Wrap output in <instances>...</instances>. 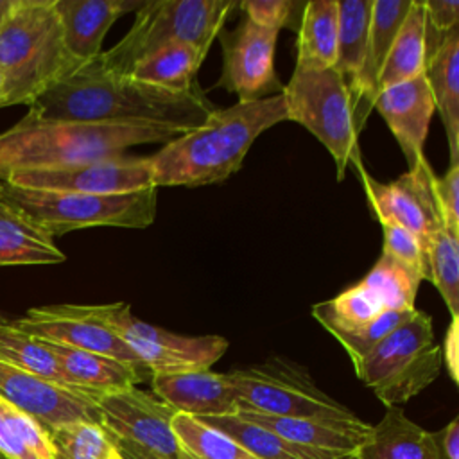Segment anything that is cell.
Instances as JSON below:
<instances>
[{
  "label": "cell",
  "instance_id": "21",
  "mask_svg": "<svg viewBox=\"0 0 459 459\" xmlns=\"http://www.w3.org/2000/svg\"><path fill=\"white\" fill-rule=\"evenodd\" d=\"M411 4L412 0H373L366 57L355 100V122L359 131H362L369 111L373 109L382 68Z\"/></svg>",
  "mask_w": 459,
  "mask_h": 459
},
{
  "label": "cell",
  "instance_id": "20",
  "mask_svg": "<svg viewBox=\"0 0 459 459\" xmlns=\"http://www.w3.org/2000/svg\"><path fill=\"white\" fill-rule=\"evenodd\" d=\"M65 47L79 63L95 59L109 27L142 2L129 0H54Z\"/></svg>",
  "mask_w": 459,
  "mask_h": 459
},
{
  "label": "cell",
  "instance_id": "13",
  "mask_svg": "<svg viewBox=\"0 0 459 459\" xmlns=\"http://www.w3.org/2000/svg\"><path fill=\"white\" fill-rule=\"evenodd\" d=\"M222 72L213 88L237 93L238 102H253L283 91L274 70L278 30L264 29L246 16L231 30L219 34Z\"/></svg>",
  "mask_w": 459,
  "mask_h": 459
},
{
  "label": "cell",
  "instance_id": "15",
  "mask_svg": "<svg viewBox=\"0 0 459 459\" xmlns=\"http://www.w3.org/2000/svg\"><path fill=\"white\" fill-rule=\"evenodd\" d=\"M13 325L43 341L108 355L147 371L131 348L95 316L93 305L63 303L34 307L13 321Z\"/></svg>",
  "mask_w": 459,
  "mask_h": 459
},
{
  "label": "cell",
  "instance_id": "25",
  "mask_svg": "<svg viewBox=\"0 0 459 459\" xmlns=\"http://www.w3.org/2000/svg\"><path fill=\"white\" fill-rule=\"evenodd\" d=\"M425 77L441 115L450 165L459 163V29L452 30L425 61Z\"/></svg>",
  "mask_w": 459,
  "mask_h": 459
},
{
  "label": "cell",
  "instance_id": "18",
  "mask_svg": "<svg viewBox=\"0 0 459 459\" xmlns=\"http://www.w3.org/2000/svg\"><path fill=\"white\" fill-rule=\"evenodd\" d=\"M373 108L396 138L409 170L427 161L423 143L436 106L425 74L380 90Z\"/></svg>",
  "mask_w": 459,
  "mask_h": 459
},
{
  "label": "cell",
  "instance_id": "30",
  "mask_svg": "<svg viewBox=\"0 0 459 459\" xmlns=\"http://www.w3.org/2000/svg\"><path fill=\"white\" fill-rule=\"evenodd\" d=\"M203 61L192 45L170 43L136 61L127 75L165 90L190 91L195 88V74Z\"/></svg>",
  "mask_w": 459,
  "mask_h": 459
},
{
  "label": "cell",
  "instance_id": "28",
  "mask_svg": "<svg viewBox=\"0 0 459 459\" xmlns=\"http://www.w3.org/2000/svg\"><path fill=\"white\" fill-rule=\"evenodd\" d=\"M54 238L39 231L0 199V267L65 262Z\"/></svg>",
  "mask_w": 459,
  "mask_h": 459
},
{
  "label": "cell",
  "instance_id": "14",
  "mask_svg": "<svg viewBox=\"0 0 459 459\" xmlns=\"http://www.w3.org/2000/svg\"><path fill=\"white\" fill-rule=\"evenodd\" d=\"M95 403L100 425L117 439L131 441L169 459H181L172 432V418L176 411L154 393L134 385L97 394Z\"/></svg>",
  "mask_w": 459,
  "mask_h": 459
},
{
  "label": "cell",
  "instance_id": "39",
  "mask_svg": "<svg viewBox=\"0 0 459 459\" xmlns=\"http://www.w3.org/2000/svg\"><path fill=\"white\" fill-rule=\"evenodd\" d=\"M425 7V61L459 23V2L423 0Z\"/></svg>",
  "mask_w": 459,
  "mask_h": 459
},
{
  "label": "cell",
  "instance_id": "37",
  "mask_svg": "<svg viewBox=\"0 0 459 459\" xmlns=\"http://www.w3.org/2000/svg\"><path fill=\"white\" fill-rule=\"evenodd\" d=\"M307 2L294 0H244L237 4L247 20L264 27L280 30L289 27L292 30L299 29L301 14Z\"/></svg>",
  "mask_w": 459,
  "mask_h": 459
},
{
  "label": "cell",
  "instance_id": "5",
  "mask_svg": "<svg viewBox=\"0 0 459 459\" xmlns=\"http://www.w3.org/2000/svg\"><path fill=\"white\" fill-rule=\"evenodd\" d=\"M0 199L52 238L93 226L143 230L152 224L158 210L156 186L97 195L25 188L0 181Z\"/></svg>",
  "mask_w": 459,
  "mask_h": 459
},
{
  "label": "cell",
  "instance_id": "1",
  "mask_svg": "<svg viewBox=\"0 0 459 459\" xmlns=\"http://www.w3.org/2000/svg\"><path fill=\"white\" fill-rule=\"evenodd\" d=\"M213 104L195 86L172 91L99 68L93 59L48 86L27 115L48 122L149 124L176 133L199 127Z\"/></svg>",
  "mask_w": 459,
  "mask_h": 459
},
{
  "label": "cell",
  "instance_id": "29",
  "mask_svg": "<svg viewBox=\"0 0 459 459\" xmlns=\"http://www.w3.org/2000/svg\"><path fill=\"white\" fill-rule=\"evenodd\" d=\"M373 0H346L339 2V29H337V50L333 68L344 79L355 113L357 86L364 66L369 23H371Z\"/></svg>",
  "mask_w": 459,
  "mask_h": 459
},
{
  "label": "cell",
  "instance_id": "12",
  "mask_svg": "<svg viewBox=\"0 0 459 459\" xmlns=\"http://www.w3.org/2000/svg\"><path fill=\"white\" fill-rule=\"evenodd\" d=\"M353 163L362 179L371 212L380 222H394L416 237L423 253L432 235L443 226L434 195V170L429 161L393 179L380 183L368 174L360 156Z\"/></svg>",
  "mask_w": 459,
  "mask_h": 459
},
{
  "label": "cell",
  "instance_id": "44",
  "mask_svg": "<svg viewBox=\"0 0 459 459\" xmlns=\"http://www.w3.org/2000/svg\"><path fill=\"white\" fill-rule=\"evenodd\" d=\"M13 5H14V0H0V30L4 27Z\"/></svg>",
  "mask_w": 459,
  "mask_h": 459
},
{
  "label": "cell",
  "instance_id": "9",
  "mask_svg": "<svg viewBox=\"0 0 459 459\" xmlns=\"http://www.w3.org/2000/svg\"><path fill=\"white\" fill-rule=\"evenodd\" d=\"M287 118L301 124L330 152L342 181L350 161L360 156L359 127L353 100L341 74L332 66L325 70L294 68L281 91Z\"/></svg>",
  "mask_w": 459,
  "mask_h": 459
},
{
  "label": "cell",
  "instance_id": "3",
  "mask_svg": "<svg viewBox=\"0 0 459 459\" xmlns=\"http://www.w3.org/2000/svg\"><path fill=\"white\" fill-rule=\"evenodd\" d=\"M179 133L149 124L48 122L25 115L0 133V181L22 172L65 169L124 156L142 143H167Z\"/></svg>",
  "mask_w": 459,
  "mask_h": 459
},
{
  "label": "cell",
  "instance_id": "36",
  "mask_svg": "<svg viewBox=\"0 0 459 459\" xmlns=\"http://www.w3.org/2000/svg\"><path fill=\"white\" fill-rule=\"evenodd\" d=\"M50 437L57 459H122L115 436L95 421L61 425Z\"/></svg>",
  "mask_w": 459,
  "mask_h": 459
},
{
  "label": "cell",
  "instance_id": "35",
  "mask_svg": "<svg viewBox=\"0 0 459 459\" xmlns=\"http://www.w3.org/2000/svg\"><path fill=\"white\" fill-rule=\"evenodd\" d=\"M425 262L427 280L445 299L450 317H459V231L441 226L427 246Z\"/></svg>",
  "mask_w": 459,
  "mask_h": 459
},
{
  "label": "cell",
  "instance_id": "16",
  "mask_svg": "<svg viewBox=\"0 0 459 459\" xmlns=\"http://www.w3.org/2000/svg\"><path fill=\"white\" fill-rule=\"evenodd\" d=\"M5 183L25 188L68 190L82 194H126L152 185V170L149 158L120 156L84 165H74L50 170H30L14 174Z\"/></svg>",
  "mask_w": 459,
  "mask_h": 459
},
{
  "label": "cell",
  "instance_id": "22",
  "mask_svg": "<svg viewBox=\"0 0 459 459\" xmlns=\"http://www.w3.org/2000/svg\"><path fill=\"white\" fill-rule=\"evenodd\" d=\"M237 414L292 443L351 455L371 430V425L360 418L355 421H325L312 418L271 416L249 409H238Z\"/></svg>",
  "mask_w": 459,
  "mask_h": 459
},
{
  "label": "cell",
  "instance_id": "10",
  "mask_svg": "<svg viewBox=\"0 0 459 459\" xmlns=\"http://www.w3.org/2000/svg\"><path fill=\"white\" fill-rule=\"evenodd\" d=\"M93 312L131 348L151 377L210 369L230 346L221 335H181L142 321L127 303L93 305Z\"/></svg>",
  "mask_w": 459,
  "mask_h": 459
},
{
  "label": "cell",
  "instance_id": "32",
  "mask_svg": "<svg viewBox=\"0 0 459 459\" xmlns=\"http://www.w3.org/2000/svg\"><path fill=\"white\" fill-rule=\"evenodd\" d=\"M0 457L57 459L50 430L34 416L0 396Z\"/></svg>",
  "mask_w": 459,
  "mask_h": 459
},
{
  "label": "cell",
  "instance_id": "34",
  "mask_svg": "<svg viewBox=\"0 0 459 459\" xmlns=\"http://www.w3.org/2000/svg\"><path fill=\"white\" fill-rule=\"evenodd\" d=\"M172 432L181 459H256L230 436L190 414L176 412L172 418Z\"/></svg>",
  "mask_w": 459,
  "mask_h": 459
},
{
  "label": "cell",
  "instance_id": "42",
  "mask_svg": "<svg viewBox=\"0 0 459 459\" xmlns=\"http://www.w3.org/2000/svg\"><path fill=\"white\" fill-rule=\"evenodd\" d=\"M441 362H445L450 378L459 382V317H450V325L443 339Z\"/></svg>",
  "mask_w": 459,
  "mask_h": 459
},
{
  "label": "cell",
  "instance_id": "40",
  "mask_svg": "<svg viewBox=\"0 0 459 459\" xmlns=\"http://www.w3.org/2000/svg\"><path fill=\"white\" fill-rule=\"evenodd\" d=\"M434 195L445 228L459 231V163L434 178Z\"/></svg>",
  "mask_w": 459,
  "mask_h": 459
},
{
  "label": "cell",
  "instance_id": "6",
  "mask_svg": "<svg viewBox=\"0 0 459 459\" xmlns=\"http://www.w3.org/2000/svg\"><path fill=\"white\" fill-rule=\"evenodd\" d=\"M235 5L233 0L142 2L127 34L115 47L100 52L93 63L106 72L127 75L136 61L170 43L192 45L206 57Z\"/></svg>",
  "mask_w": 459,
  "mask_h": 459
},
{
  "label": "cell",
  "instance_id": "2",
  "mask_svg": "<svg viewBox=\"0 0 459 459\" xmlns=\"http://www.w3.org/2000/svg\"><path fill=\"white\" fill-rule=\"evenodd\" d=\"M283 120L289 118L281 93L213 109L199 127L149 156L152 185L194 188L221 183L242 167L253 142Z\"/></svg>",
  "mask_w": 459,
  "mask_h": 459
},
{
  "label": "cell",
  "instance_id": "43",
  "mask_svg": "<svg viewBox=\"0 0 459 459\" xmlns=\"http://www.w3.org/2000/svg\"><path fill=\"white\" fill-rule=\"evenodd\" d=\"M117 445H118L122 459H169V457L158 455V454H154V452H151V450H147V448H143L140 445H134L131 441L117 439Z\"/></svg>",
  "mask_w": 459,
  "mask_h": 459
},
{
  "label": "cell",
  "instance_id": "23",
  "mask_svg": "<svg viewBox=\"0 0 459 459\" xmlns=\"http://www.w3.org/2000/svg\"><path fill=\"white\" fill-rule=\"evenodd\" d=\"M45 344L54 353L68 382L75 389L93 396L134 387L136 384L151 377L147 371L108 355L72 348L52 341H45Z\"/></svg>",
  "mask_w": 459,
  "mask_h": 459
},
{
  "label": "cell",
  "instance_id": "4",
  "mask_svg": "<svg viewBox=\"0 0 459 459\" xmlns=\"http://www.w3.org/2000/svg\"><path fill=\"white\" fill-rule=\"evenodd\" d=\"M81 65L65 47L54 0H14L0 30V108L30 106Z\"/></svg>",
  "mask_w": 459,
  "mask_h": 459
},
{
  "label": "cell",
  "instance_id": "47",
  "mask_svg": "<svg viewBox=\"0 0 459 459\" xmlns=\"http://www.w3.org/2000/svg\"><path fill=\"white\" fill-rule=\"evenodd\" d=\"M0 459H2V457H0Z\"/></svg>",
  "mask_w": 459,
  "mask_h": 459
},
{
  "label": "cell",
  "instance_id": "41",
  "mask_svg": "<svg viewBox=\"0 0 459 459\" xmlns=\"http://www.w3.org/2000/svg\"><path fill=\"white\" fill-rule=\"evenodd\" d=\"M436 459H459V418L455 416L443 429L430 432Z\"/></svg>",
  "mask_w": 459,
  "mask_h": 459
},
{
  "label": "cell",
  "instance_id": "24",
  "mask_svg": "<svg viewBox=\"0 0 459 459\" xmlns=\"http://www.w3.org/2000/svg\"><path fill=\"white\" fill-rule=\"evenodd\" d=\"M355 459H436L429 430L416 425L400 407H387L353 454Z\"/></svg>",
  "mask_w": 459,
  "mask_h": 459
},
{
  "label": "cell",
  "instance_id": "17",
  "mask_svg": "<svg viewBox=\"0 0 459 459\" xmlns=\"http://www.w3.org/2000/svg\"><path fill=\"white\" fill-rule=\"evenodd\" d=\"M0 396L34 416L48 430L74 421L100 423L93 394L61 387L0 360Z\"/></svg>",
  "mask_w": 459,
  "mask_h": 459
},
{
  "label": "cell",
  "instance_id": "11",
  "mask_svg": "<svg viewBox=\"0 0 459 459\" xmlns=\"http://www.w3.org/2000/svg\"><path fill=\"white\" fill-rule=\"evenodd\" d=\"M421 280L387 255H380L369 273L333 299L312 307V316L339 341L360 332L391 310H414Z\"/></svg>",
  "mask_w": 459,
  "mask_h": 459
},
{
  "label": "cell",
  "instance_id": "7",
  "mask_svg": "<svg viewBox=\"0 0 459 459\" xmlns=\"http://www.w3.org/2000/svg\"><path fill=\"white\" fill-rule=\"evenodd\" d=\"M441 366L432 317L418 308L353 364L357 377L385 407H400L420 394L437 378Z\"/></svg>",
  "mask_w": 459,
  "mask_h": 459
},
{
  "label": "cell",
  "instance_id": "45",
  "mask_svg": "<svg viewBox=\"0 0 459 459\" xmlns=\"http://www.w3.org/2000/svg\"><path fill=\"white\" fill-rule=\"evenodd\" d=\"M2 93H4V77L0 74V99H2Z\"/></svg>",
  "mask_w": 459,
  "mask_h": 459
},
{
  "label": "cell",
  "instance_id": "27",
  "mask_svg": "<svg viewBox=\"0 0 459 459\" xmlns=\"http://www.w3.org/2000/svg\"><path fill=\"white\" fill-rule=\"evenodd\" d=\"M339 2L312 0L305 4L296 43L298 70H325L335 63Z\"/></svg>",
  "mask_w": 459,
  "mask_h": 459
},
{
  "label": "cell",
  "instance_id": "26",
  "mask_svg": "<svg viewBox=\"0 0 459 459\" xmlns=\"http://www.w3.org/2000/svg\"><path fill=\"white\" fill-rule=\"evenodd\" d=\"M197 420L224 432L256 459H355L351 454L328 452L292 443L256 423L240 418L237 412L228 416H206Z\"/></svg>",
  "mask_w": 459,
  "mask_h": 459
},
{
  "label": "cell",
  "instance_id": "19",
  "mask_svg": "<svg viewBox=\"0 0 459 459\" xmlns=\"http://www.w3.org/2000/svg\"><path fill=\"white\" fill-rule=\"evenodd\" d=\"M152 393L176 412L194 418L228 416L238 409V396L224 373L210 369L152 375Z\"/></svg>",
  "mask_w": 459,
  "mask_h": 459
},
{
  "label": "cell",
  "instance_id": "46",
  "mask_svg": "<svg viewBox=\"0 0 459 459\" xmlns=\"http://www.w3.org/2000/svg\"><path fill=\"white\" fill-rule=\"evenodd\" d=\"M2 321H7V319H5V316L0 312V323H2Z\"/></svg>",
  "mask_w": 459,
  "mask_h": 459
},
{
  "label": "cell",
  "instance_id": "38",
  "mask_svg": "<svg viewBox=\"0 0 459 459\" xmlns=\"http://www.w3.org/2000/svg\"><path fill=\"white\" fill-rule=\"evenodd\" d=\"M384 246L382 253L405 267L418 280H427L425 253L412 233L394 222H380Z\"/></svg>",
  "mask_w": 459,
  "mask_h": 459
},
{
  "label": "cell",
  "instance_id": "31",
  "mask_svg": "<svg viewBox=\"0 0 459 459\" xmlns=\"http://www.w3.org/2000/svg\"><path fill=\"white\" fill-rule=\"evenodd\" d=\"M425 74V7L412 0L378 79V91Z\"/></svg>",
  "mask_w": 459,
  "mask_h": 459
},
{
  "label": "cell",
  "instance_id": "8",
  "mask_svg": "<svg viewBox=\"0 0 459 459\" xmlns=\"http://www.w3.org/2000/svg\"><path fill=\"white\" fill-rule=\"evenodd\" d=\"M224 375L238 396V409L325 421L359 420L351 409L319 389L305 366L290 359L269 357Z\"/></svg>",
  "mask_w": 459,
  "mask_h": 459
},
{
  "label": "cell",
  "instance_id": "33",
  "mask_svg": "<svg viewBox=\"0 0 459 459\" xmlns=\"http://www.w3.org/2000/svg\"><path fill=\"white\" fill-rule=\"evenodd\" d=\"M0 360L41 380L75 389L61 371L45 341L20 330L9 321L0 323Z\"/></svg>",
  "mask_w": 459,
  "mask_h": 459
}]
</instances>
